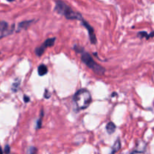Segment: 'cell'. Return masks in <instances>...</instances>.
Masks as SVG:
<instances>
[{
  "mask_svg": "<svg viewBox=\"0 0 154 154\" xmlns=\"http://www.w3.org/2000/svg\"><path fill=\"white\" fill-rule=\"evenodd\" d=\"M75 51L78 54H81V60L83 63L89 68L91 69L93 72L99 75H103L105 73V69L102 67V66L98 64L96 61L93 59V57L90 55L87 52H86L84 50V48L79 46H75L74 48Z\"/></svg>",
  "mask_w": 154,
  "mask_h": 154,
  "instance_id": "obj_1",
  "label": "cell"
},
{
  "mask_svg": "<svg viewBox=\"0 0 154 154\" xmlns=\"http://www.w3.org/2000/svg\"><path fill=\"white\" fill-rule=\"evenodd\" d=\"M73 100L78 110H84L91 103V94L86 89H80L75 93Z\"/></svg>",
  "mask_w": 154,
  "mask_h": 154,
  "instance_id": "obj_2",
  "label": "cell"
},
{
  "mask_svg": "<svg viewBox=\"0 0 154 154\" xmlns=\"http://www.w3.org/2000/svg\"><path fill=\"white\" fill-rule=\"evenodd\" d=\"M55 11L58 14L64 16L68 20H81L83 19V17L81 14L74 11L67 4H66L64 2L60 1V0L56 2Z\"/></svg>",
  "mask_w": 154,
  "mask_h": 154,
  "instance_id": "obj_3",
  "label": "cell"
},
{
  "mask_svg": "<svg viewBox=\"0 0 154 154\" xmlns=\"http://www.w3.org/2000/svg\"><path fill=\"white\" fill-rule=\"evenodd\" d=\"M56 38H48L47 40H45V42L42 44L41 46L38 47L35 49V54L38 56V57H41L44 54L45 50L48 48H50V47L54 46V44H55Z\"/></svg>",
  "mask_w": 154,
  "mask_h": 154,
  "instance_id": "obj_4",
  "label": "cell"
},
{
  "mask_svg": "<svg viewBox=\"0 0 154 154\" xmlns=\"http://www.w3.org/2000/svg\"><path fill=\"white\" fill-rule=\"evenodd\" d=\"M81 22H82V24L84 25V26L87 29V30L88 31L89 34V38H90V42L92 44H96V42H97V39H96V35H95L94 29L89 24V23H87V21L84 20V19L81 20Z\"/></svg>",
  "mask_w": 154,
  "mask_h": 154,
  "instance_id": "obj_5",
  "label": "cell"
},
{
  "mask_svg": "<svg viewBox=\"0 0 154 154\" xmlns=\"http://www.w3.org/2000/svg\"><path fill=\"white\" fill-rule=\"evenodd\" d=\"M48 73V67L45 65L42 64L38 67V74L40 76H44Z\"/></svg>",
  "mask_w": 154,
  "mask_h": 154,
  "instance_id": "obj_6",
  "label": "cell"
},
{
  "mask_svg": "<svg viewBox=\"0 0 154 154\" xmlns=\"http://www.w3.org/2000/svg\"><path fill=\"white\" fill-rule=\"evenodd\" d=\"M106 130L108 132V134H112L115 132L116 130V126L114 123L112 122H110L108 124L106 125Z\"/></svg>",
  "mask_w": 154,
  "mask_h": 154,
  "instance_id": "obj_7",
  "label": "cell"
},
{
  "mask_svg": "<svg viewBox=\"0 0 154 154\" xmlns=\"http://www.w3.org/2000/svg\"><path fill=\"white\" fill-rule=\"evenodd\" d=\"M120 147H121V144H120V139H117V141H115L114 143V146L112 147V150H111V154H114L115 153H117L119 150L120 149Z\"/></svg>",
  "mask_w": 154,
  "mask_h": 154,
  "instance_id": "obj_8",
  "label": "cell"
},
{
  "mask_svg": "<svg viewBox=\"0 0 154 154\" xmlns=\"http://www.w3.org/2000/svg\"><path fill=\"white\" fill-rule=\"evenodd\" d=\"M32 22H33V20H29V21H23V22H21L20 23L18 26V29H26L29 26L30 24L32 23Z\"/></svg>",
  "mask_w": 154,
  "mask_h": 154,
  "instance_id": "obj_9",
  "label": "cell"
},
{
  "mask_svg": "<svg viewBox=\"0 0 154 154\" xmlns=\"http://www.w3.org/2000/svg\"><path fill=\"white\" fill-rule=\"evenodd\" d=\"M138 35L141 36V38L146 37L147 38V39H148L150 38V37H153V35H149V34H147V33L145 32H140L138 33Z\"/></svg>",
  "mask_w": 154,
  "mask_h": 154,
  "instance_id": "obj_10",
  "label": "cell"
},
{
  "mask_svg": "<svg viewBox=\"0 0 154 154\" xmlns=\"http://www.w3.org/2000/svg\"><path fill=\"white\" fill-rule=\"evenodd\" d=\"M36 148L34 147H29L28 150H27V153L28 154H35L36 152Z\"/></svg>",
  "mask_w": 154,
  "mask_h": 154,
  "instance_id": "obj_11",
  "label": "cell"
},
{
  "mask_svg": "<svg viewBox=\"0 0 154 154\" xmlns=\"http://www.w3.org/2000/svg\"><path fill=\"white\" fill-rule=\"evenodd\" d=\"M42 116H43V114L42 113V117L39 118V120H38L37 122V126H36V129H38L42 127Z\"/></svg>",
  "mask_w": 154,
  "mask_h": 154,
  "instance_id": "obj_12",
  "label": "cell"
},
{
  "mask_svg": "<svg viewBox=\"0 0 154 154\" xmlns=\"http://www.w3.org/2000/svg\"><path fill=\"white\" fill-rule=\"evenodd\" d=\"M5 153L6 154H8L10 153V147L8 145H6L5 147Z\"/></svg>",
  "mask_w": 154,
  "mask_h": 154,
  "instance_id": "obj_13",
  "label": "cell"
},
{
  "mask_svg": "<svg viewBox=\"0 0 154 154\" xmlns=\"http://www.w3.org/2000/svg\"><path fill=\"white\" fill-rule=\"evenodd\" d=\"M24 102H29V98L26 96H24Z\"/></svg>",
  "mask_w": 154,
  "mask_h": 154,
  "instance_id": "obj_14",
  "label": "cell"
},
{
  "mask_svg": "<svg viewBox=\"0 0 154 154\" xmlns=\"http://www.w3.org/2000/svg\"><path fill=\"white\" fill-rule=\"evenodd\" d=\"M5 36H7V35L5 34V33H3V32H0V39L2 38H4V37H5Z\"/></svg>",
  "mask_w": 154,
  "mask_h": 154,
  "instance_id": "obj_15",
  "label": "cell"
},
{
  "mask_svg": "<svg viewBox=\"0 0 154 154\" xmlns=\"http://www.w3.org/2000/svg\"><path fill=\"white\" fill-rule=\"evenodd\" d=\"M0 154H3V152H2V149L1 146H0Z\"/></svg>",
  "mask_w": 154,
  "mask_h": 154,
  "instance_id": "obj_16",
  "label": "cell"
},
{
  "mask_svg": "<svg viewBox=\"0 0 154 154\" xmlns=\"http://www.w3.org/2000/svg\"><path fill=\"white\" fill-rule=\"evenodd\" d=\"M8 2H12V1H14V0H8Z\"/></svg>",
  "mask_w": 154,
  "mask_h": 154,
  "instance_id": "obj_17",
  "label": "cell"
}]
</instances>
